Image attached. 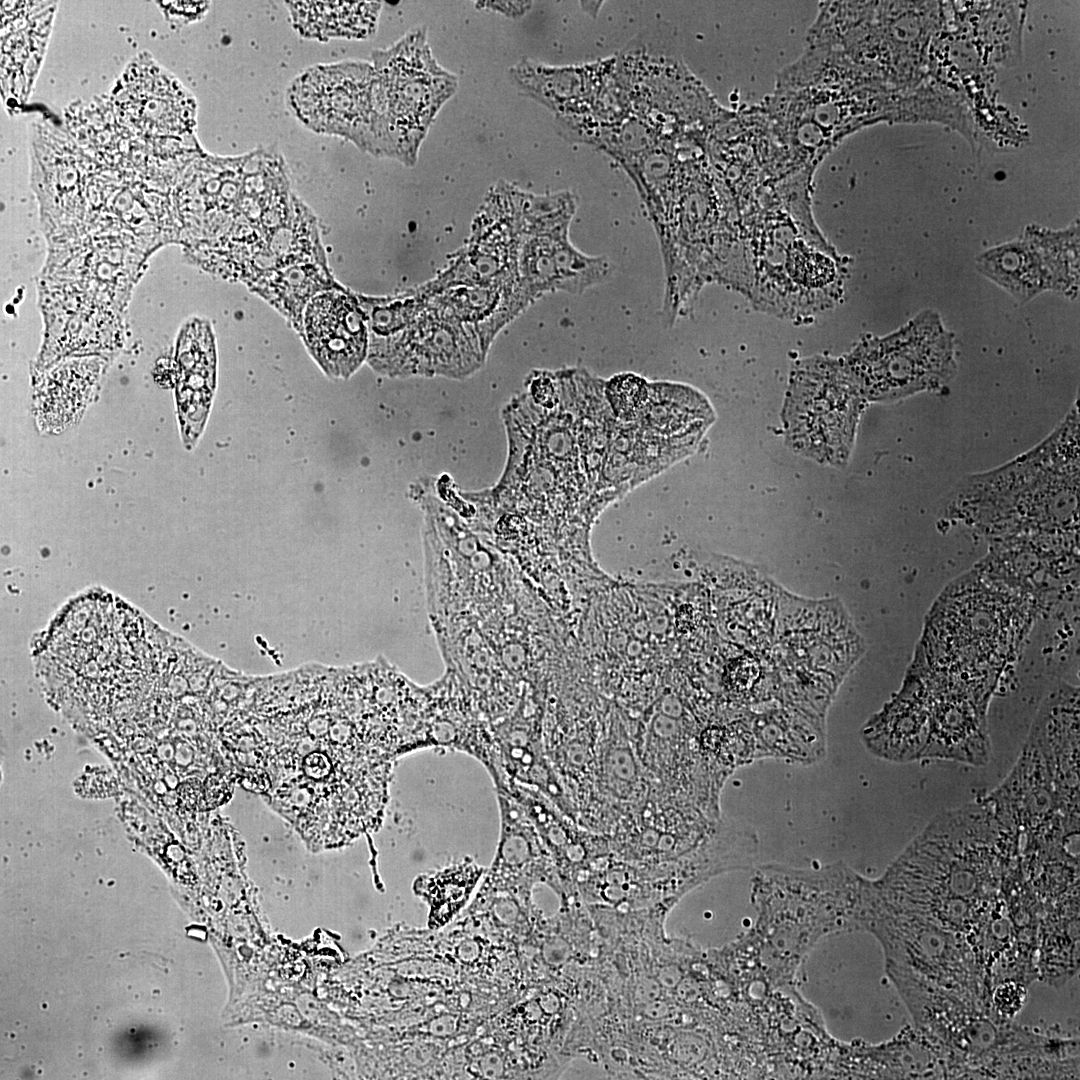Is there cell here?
<instances>
[{
  "mask_svg": "<svg viewBox=\"0 0 1080 1080\" xmlns=\"http://www.w3.org/2000/svg\"><path fill=\"white\" fill-rule=\"evenodd\" d=\"M996 821L980 805L935 819L876 882L881 895L967 939L1020 860L1017 838Z\"/></svg>",
  "mask_w": 1080,
  "mask_h": 1080,
  "instance_id": "obj_1",
  "label": "cell"
},
{
  "mask_svg": "<svg viewBox=\"0 0 1080 1080\" xmlns=\"http://www.w3.org/2000/svg\"><path fill=\"white\" fill-rule=\"evenodd\" d=\"M950 510L992 540L1034 536L1078 542L1077 406L1032 450L965 480Z\"/></svg>",
  "mask_w": 1080,
  "mask_h": 1080,
  "instance_id": "obj_2",
  "label": "cell"
},
{
  "mask_svg": "<svg viewBox=\"0 0 1080 1080\" xmlns=\"http://www.w3.org/2000/svg\"><path fill=\"white\" fill-rule=\"evenodd\" d=\"M1031 613L1028 598L975 569L934 603L916 657L936 681L986 707Z\"/></svg>",
  "mask_w": 1080,
  "mask_h": 1080,
  "instance_id": "obj_3",
  "label": "cell"
},
{
  "mask_svg": "<svg viewBox=\"0 0 1080 1080\" xmlns=\"http://www.w3.org/2000/svg\"><path fill=\"white\" fill-rule=\"evenodd\" d=\"M917 1030L935 1042L962 1078H1076L1075 1038L1041 1034L906 975L889 976Z\"/></svg>",
  "mask_w": 1080,
  "mask_h": 1080,
  "instance_id": "obj_4",
  "label": "cell"
},
{
  "mask_svg": "<svg viewBox=\"0 0 1080 1080\" xmlns=\"http://www.w3.org/2000/svg\"><path fill=\"white\" fill-rule=\"evenodd\" d=\"M865 75L839 51L808 44L777 74L761 111L792 169L815 170L847 135L868 123L857 96Z\"/></svg>",
  "mask_w": 1080,
  "mask_h": 1080,
  "instance_id": "obj_5",
  "label": "cell"
},
{
  "mask_svg": "<svg viewBox=\"0 0 1080 1080\" xmlns=\"http://www.w3.org/2000/svg\"><path fill=\"white\" fill-rule=\"evenodd\" d=\"M864 917V929L882 945L888 975L916 978L994 1013L982 969L963 935L891 905L875 882Z\"/></svg>",
  "mask_w": 1080,
  "mask_h": 1080,
  "instance_id": "obj_6",
  "label": "cell"
},
{
  "mask_svg": "<svg viewBox=\"0 0 1080 1080\" xmlns=\"http://www.w3.org/2000/svg\"><path fill=\"white\" fill-rule=\"evenodd\" d=\"M374 69L384 154L411 164L434 115L455 91L456 78L437 65L421 31L374 53Z\"/></svg>",
  "mask_w": 1080,
  "mask_h": 1080,
  "instance_id": "obj_7",
  "label": "cell"
},
{
  "mask_svg": "<svg viewBox=\"0 0 1080 1080\" xmlns=\"http://www.w3.org/2000/svg\"><path fill=\"white\" fill-rule=\"evenodd\" d=\"M865 402L842 360L817 356L800 361L783 411L788 445L821 463L843 466Z\"/></svg>",
  "mask_w": 1080,
  "mask_h": 1080,
  "instance_id": "obj_8",
  "label": "cell"
},
{
  "mask_svg": "<svg viewBox=\"0 0 1080 1080\" xmlns=\"http://www.w3.org/2000/svg\"><path fill=\"white\" fill-rule=\"evenodd\" d=\"M842 362L866 401L939 389L956 370L952 336L930 311L889 336L859 343Z\"/></svg>",
  "mask_w": 1080,
  "mask_h": 1080,
  "instance_id": "obj_9",
  "label": "cell"
},
{
  "mask_svg": "<svg viewBox=\"0 0 1080 1080\" xmlns=\"http://www.w3.org/2000/svg\"><path fill=\"white\" fill-rule=\"evenodd\" d=\"M1040 914L1021 863L1017 864L1008 872L1002 892L984 921L967 938L990 996L1003 984L1028 988L1038 979Z\"/></svg>",
  "mask_w": 1080,
  "mask_h": 1080,
  "instance_id": "obj_10",
  "label": "cell"
},
{
  "mask_svg": "<svg viewBox=\"0 0 1080 1080\" xmlns=\"http://www.w3.org/2000/svg\"><path fill=\"white\" fill-rule=\"evenodd\" d=\"M376 72L366 63L315 67L289 91V102L308 127L343 136L378 155L374 87Z\"/></svg>",
  "mask_w": 1080,
  "mask_h": 1080,
  "instance_id": "obj_11",
  "label": "cell"
},
{
  "mask_svg": "<svg viewBox=\"0 0 1080 1080\" xmlns=\"http://www.w3.org/2000/svg\"><path fill=\"white\" fill-rule=\"evenodd\" d=\"M570 214L568 205L521 224L517 273L531 300L548 291L582 293L611 272L606 257L586 255L569 242Z\"/></svg>",
  "mask_w": 1080,
  "mask_h": 1080,
  "instance_id": "obj_12",
  "label": "cell"
},
{
  "mask_svg": "<svg viewBox=\"0 0 1080 1080\" xmlns=\"http://www.w3.org/2000/svg\"><path fill=\"white\" fill-rule=\"evenodd\" d=\"M1077 236L1029 231L1023 240L989 251L981 270L1019 299L1047 289H1067L1077 278Z\"/></svg>",
  "mask_w": 1080,
  "mask_h": 1080,
  "instance_id": "obj_13",
  "label": "cell"
},
{
  "mask_svg": "<svg viewBox=\"0 0 1080 1080\" xmlns=\"http://www.w3.org/2000/svg\"><path fill=\"white\" fill-rule=\"evenodd\" d=\"M304 331L311 354L331 377L348 378L367 356L366 317L347 293L330 290L313 297Z\"/></svg>",
  "mask_w": 1080,
  "mask_h": 1080,
  "instance_id": "obj_14",
  "label": "cell"
},
{
  "mask_svg": "<svg viewBox=\"0 0 1080 1080\" xmlns=\"http://www.w3.org/2000/svg\"><path fill=\"white\" fill-rule=\"evenodd\" d=\"M177 361L178 417L183 441L191 448L205 426L216 384L215 344L206 322L195 320L184 327L178 340Z\"/></svg>",
  "mask_w": 1080,
  "mask_h": 1080,
  "instance_id": "obj_15",
  "label": "cell"
},
{
  "mask_svg": "<svg viewBox=\"0 0 1080 1080\" xmlns=\"http://www.w3.org/2000/svg\"><path fill=\"white\" fill-rule=\"evenodd\" d=\"M92 362H72L55 370L37 395L36 418L45 432H61L82 415L97 379Z\"/></svg>",
  "mask_w": 1080,
  "mask_h": 1080,
  "instance_id": "obj_16",
  "label": "cell"
},
{
  "mask_svg": "<svg viewBox=\"0 0 1080 1080\" xmlns=\"http://www.w3.org/2000/svg\"><path fill=\"white\" fill-rule=\"evenodd\" d=\"M295 27L302 35L326 40L329 37H365L375 29L379 2L302 1L288 2Z\"/></svg>",
  "mask_w": 1080,
  "mask_h": 1080,
  "instance_id": "obj_17",
  "label": "cell"
},
{
  "mask_svg": "<svg viewBox=\"0 0 1080 1080\" xmlns=\"http://www.w3.org/2000/svg\"><path fill=\"white\" fill-rule=\"evenodd\" d=\"M331 283L325 266L305 263L270 270L254 282L253 289L302 330L300 322L306 301L314 293L330 288Z\"/></svg>",
  "mask_w": 1080,
  "mask_h": 1080,
  "instance_id": "obj_18",
  "label": "cell"
},
{
  "mask_svg": "<svg viewBox=\"0 0 1080 1080\" xmlns=\"http://www.w3.org/2000/svg\"><path fill=\"white\" fill-rule=\"evenodd\" d=\"M481 874V867L465 860L416 881L415 891L428 903L432 924L441 925L460 910Z\"/></svg>",
  "mask_w": 1080,
  "mask_h": 1080,
  "instance_id": "obj_19",
  "label": "cell"
},
{
  "mask_svg": "<svg viewBox=\"0 0 1080 1080\" xmlns=\"http://www.w3.org/2000/svg\"><path fill=\"white\" fill-rule=\"evenodd\" d=\"M651 383L633 373L613 376L604 384V395L614 414L623 421H631L640 415L647 405Z\"/></svg>",
  "mask_w": 1080,
  "mask_h": 1080,
  "instance_id": "obj_20",
  "label": "cell"
}]
</instances>
